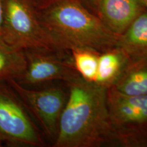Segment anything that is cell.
Returning a JSON list of instances; mask_svg holds the SVG:
<instances>
[{"label":"cell","mask_w":147,"mask_h":147,"mask_svg":"<svg viewBox=\"0 0 147 147\" xmlns=\"http://www.w3.org/2000/svg\"><path fill=\"white\" fill-rule=\"evenodd\" d=\"M113 87L125 95H147V67H127Z\"/></svg>","instance_id":"cell-12"},{"label":"cell","mask_w":147,"mask_h":147,"mask_svg":"<svg viewBox=\"0 0 147 147\" xmlns=\"http://www.w3.org/2000/svg\"><path fill=\"white\" fill-rule=\"evenodd\" d=\"M81 0H58L38 11L41 25L55 50L84 49L97 52L117 48L119 36L98 16L91 13Z\"/></svg>","instance_id":"cell-2"},{"label":"cell","mask_w":147,"mask_h":147,"mask_svg":"<svg viewBox=\"0 0 147 147\" xmlns=\"http://www.w3.org/2000/svg\"><path fill=\"white\" fill-rule=\"evenodd\" d=\"M73 65L84 80L95 82L98 67L99 55L95 51L84 49L71 50Z\"/></svg>","instance_id":"cell-13"},{"label":"cell","mask_w":147,"mask_h":147,"mask_svg":"<svg viewBox=\"0 0 147 147\" xmlns=\"http://www.w3.org/2000/svg\"><path fill=\"white\" fill-rule=\"evenodd\" d=\"M117 47L128 58L147 54V13H140L119 36Z\"/></svg>","instance_id":"cell-9"},{"label":"cell","mask_w":147,"mask_h":147,"mask_svg":"<svg viewBox=\"0 0 147 147\" xmlns=\"http://www.w3.org/2000/svg\"><path fill=\"white\" fill-rule=\"evenodd\" d=\"M26 67L24 51L11 47L0 38V82L17 80Z\"/></svg>","instance_id":"cell-11"},{"label":"cell","mask_w":147,"mask_h":147,"mask_svg":"<svg viewBox=\"0 0 147 147\" xmlns=\"http://www.w3.org/2000/svg\"><path fill=\"white\" fill-rule=\"evenodd\" d=\"M138 0H100L97 12L112 32L121 36L141 13Z\"/></svg>","instance_id":"cell-8"},{"label":"cell","mask_w":147,"mask_h":147,"mask_svg":"<svg viewBox=\"0 0 147 147\" xmlns=\"http://www.w3.org/2000/svg\"><path fill=\"white\" fill-rule=\"evenodd\" d=\"M51 52L45 50L24 51L26 67L16 81L23 85L37 84L54 80L69 82L80 76L70 61Z\"/></svg>","instance_id":"cell-6"},{"label":"cell","mask_w":147,"mask_h":147,"mask_svg":"<svg viewBox=\"0 0 147 147\" xmlns=\"http://www.w3.org/2000/svg\"><path fill=\"white\" fill-rule=\"evenodd\" d=\"M128 57L117 47L99 55L98 67L95 83L108 88L117 81L124 71Z\"/></svg>","instance_id":"cell-10"},{"label":"cell","mask_w":147,"mask_h":147,"mask_svg":"<svg viewBox=\"0 0 147 147\" xmlns=\"http://www.w3.org/2000/svg\"><path fill=\"white\" fill-rule=\"evenodd\" d=\"M2 39L19 50L57 51L29 0H4Z\"/></svg>","instance_id":"cell-3"},{"label":"cell","mask_w":147,"mask_h":147,"mask_svg":"<svg viewBox=\"0 0 147 147\" xmlns=\"http://www.w3.org/2000/svg\"><path fill=\"white\" fill-rule=\"evenodd\" d=\"M3 5L4 0H0V38H2L3 23Z\"/></svg>","instance_id":"cell-15"},{"label":"cell","mask_w":147,"mask_h":147,"mask_svg":"<svg viewBox=\"0 0 147 147\" xmlns=\"http://www.w3.org/2000/svg\"><path fill=\"white\" fill-rule=\"evenodd\" d=\"M5 82L16 92L24 105L36 116L47 135L56 138L60 117L67 100L63 90L57 87L28 89L15 79Z\"/></svg>","instance_id":"cell-5"},{"label":"cell","mask_w":147,"mask_h":147,"mask_svg":"<svg viewBox=\"0 0 147 147\" xmlns=\"http://www.w3.org/2000/svg\"><path fill=\"white\" fill-rule=\"evenodd\" d=\"M69 93L61 115L56 147L102 144L115 130L107 104L108 87L78 76L68 82Z\"/></svg>","instance_id":"cell-1"},{"label":"cell","mask_w":147,"mask_h":147,"mask_svg":"<svg viewBox=\"0 0 147 147\" xmlns=\"http://www.w3.org/2000/svg\"><path fill=\"white\" fill-rule=\"evenodd\" d=\"M107 104L114 126L147 122V95H127L109 87Z\"/></svg>","instance_id":"cell-7"},{"label":"cell","mask_w":147,"mask_h":147,"mask_svg":"<svg viewBox=\"0 0 147 147\" xmlns=\"http://www.w3.org/2000/svg\"><path fill=\"white\" fill-rule=\"evenodd\" d=\"M2 144H3V142L1 140H0V146H2Z\"/></svg>","instance_id":"cell-18"},{"label":"cell","mask_w":147,"mask_h":147,"mask_svg":"<svg viewBox=\"0 0 147 147\" xmlns=\"http://www.w3.org/2000/svg\"><path fill=\"white\" fill-rule=\"evenodd\" d=\"M81 1H84L89 5L90 8H91L93 10L97 11L98 10V5L99 3H100V0H81Z\"/></svg>","instance_id":"cell-16"},{"label":"cell","mask_w":147,"mask_h":147,"mask_svg":"<svg viewBox=\"0 0 147 147\" xmlns=\"http://www.w3.org/2000/svg\"><path fill=\"white\" fill-rule=\"evenodd\" d=\"M16 92L0 82V140L11 145L42 146L43 141Z\"/></svg>","instance_id":"cell-4"},{"label":"cell","mask_w":147,"mask_h":147,"mask_svg":"<svg viewBox=\"0 0 147 147\" xmlns=\"http://www.w3.org/2000/svg\"><path fill=\"white\" fill-rule=\"evenodd\" d=\"M38 11L47 8L58 0H29Z\"/></svg>","instance_id":"cell-14"},{"label":"cell","mask_w":147,"mask_h":147,"mask_svg":"<svg viewBox=\"0 0 147 147\" xmlns=\"http://www.w3.org/2000/svg\"><path fill=\"white\" fill-rule=\"evenodd\" d=\"M140 1V3H141V4H143L145 6L147 7V0H138Z\"/></svg>","instance_id":"cell-17"}]
</instances>
